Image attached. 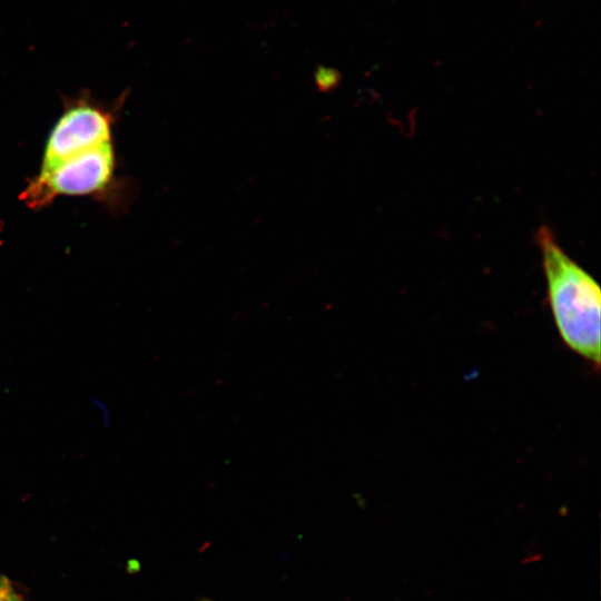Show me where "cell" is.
<instances>
[{
  "label": "cell",
  "mask_w": 601,
  "mask_h": 601,
  "mask_svg": "<svg viewBox=\"0 0 601 601\" xmlns=\"http://www.w3.org/2000/svg\"><path fill=\"white\" fill-rule=\"evenodd\" d=\"M121 102L122 98L116 106L105 105L90 93L67 98L47 138L40 168L112 141V127Z\"/></svg>",
  "instance_id": "cell-3"
},
{
  "label": "cell",
  "mask_w": 601,
  "mask_h": 601,
  "mask_svg": "<svg viewBox=\"0 0 601 601\" xmlns=\"http://www.w3.org/2000/svg\"><path fill=\"white\" fill-rule=\"evenodd\" d=\"M112 141L40 168L20 195L31 209H41L59 196H105L116 184Z\"/></svg>",
  "instance_id": "cell-2"
},
{
  "label": "cell",
  "mask_w": 601,
  "mask_h": 601,
  "mask_svg": "<svg viewBox=\"0 0 601 601\" xmlns=\"http://www.w3.org/2000/svg\"><path fill=\"white\" fill-rule=\"evenodd\" d=\"M342 80V75L336 68L318 65L314 73V82L319 92L333 91Z\"/></svg>",
  "instance_id": "cell-4"
},
{
  "label": "cell",
  "mask_w": 601,
  "mask_h": 601,
  "mask_svg": "<svg viewBox=\"0 0 601 601\" xmlns=\"http://www.w3.org/2000/svg\"><path fill=\"white\" fill-rule=\"evenodd\" d=\"M0 601H24L11 581L3 575L0 577Z\"/></svg>",
  "instance_id": "cell-5"
},
{
  "label": "cell",
  "mask_w": 601,
  "mask_h": 601,
  "mask_svg": "<svg viewBox=\"0 0 601 601\" xmlns=\"http://www.w3.org/2000/svg\"><path fill=\"white\" fill-rule=\"evenodd\" d=\"M204 601H210V600H204Z\"/></svg>",
  "instance_id": "cell-6"
},
{
  "label": "cell",
  "mask_w": 601,
  "mask_h": 601,
  "mask_svg": "<svg viewBox=\"0 0 601 601\" xmlns=\"http://www.w3.org/2000/svg\"><path fill=\"white\" fill-rule=\"evenodd\" d=\"M548 303L563 343L595 371L601 353V290L597 280L542 226L538 233Z\"/></svg>",
  "instance_id": "cell-1"
}]
</instances>
